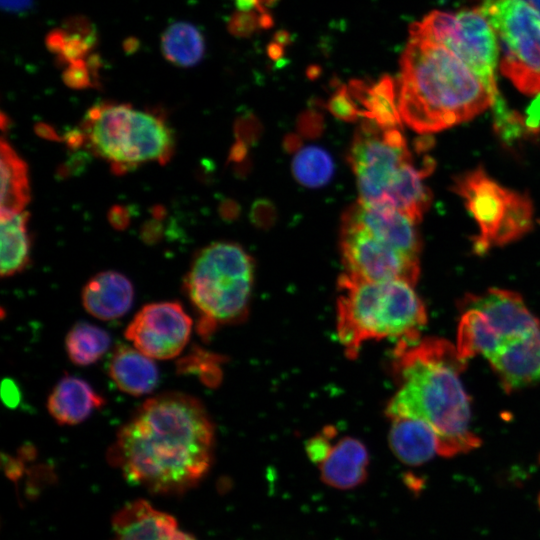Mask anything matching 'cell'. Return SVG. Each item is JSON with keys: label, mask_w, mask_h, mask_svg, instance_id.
Here are the masks:
<instances>
[{"label": "cell", "mask_w": 540, "mask_h": 540, "mask_svg": "<svg viewBox=\"0 0 540 540\" xmlns=\"http://www.w3.org/2000/svg\"><path fill=\"white\" fill-rule=\"evenodd\" d=\"M273 24V19L269 12L237 11L229 23V31L237 37H248L260 28H269Z\"/></svg>", "instance_id": "obj_28"}, {"label": "cell", "mask_w": 540, "mask_h": 540, "mask_svg": "<svg viewBox=\"0 0 540 540\" xmlns=\"http://www.w3.org/2000/svg\"><path fill=\"white\" fill-rule=\"evenodd\" d=\"M460 307L455 347L464 361L476 356L487 359L540 324L522 297L507 289L490 288L480 294H468Z\"/></svg>", "instance_id": "obj_10"}, {"label": "cell", "mask_w": 540, "mask_h": 540, "mask_svg": "<svg viewBox=\"0 0 540 540\" xmlns=\"http://www.w3.org/2000/svg\"><path fill=\"white\" fill-rule=\"evenodd\" d=\"M486 360L506 391L540 383V324Z\"/></svg>", "instance_id": "obj_14"}, {"label": "cell", "mask_w": 540, "mask_h": 540, "mask_svg": "<svg viewBox=\"0 0 540 540\" xmlns=\"http://www.w3.org/2000/svg\"><path fill=\"white\" fill-rule=\"evenodd\" d=\"M389 443L395 456L407 465H421L439 455L435 432L419 419L391 418Z\"/></svg>", "instance_id": "obj_21"}, {"label": "cell", "mask_w": 540, "mask_h": 540, "mask_svg": "<svg viewBox=\"0 0 540 540\" xmlns=\"http://www.w3.org/2000/svg\"><path fill=\"white\" fill-rule=\"evenodd\" d=\"M348 88L356 101L361 117L383 128H400L401 115L394 80L384 75L375 83L352 80Z\"/></svg>", "instance_id": "obj_19"}, {"label": "cell", "mask_w": 540, "mask_h": 540, "mask_svg": "<svg viewBox=\"0 0 540 540\" xmlns=\"http://www.w3.org/2000/svg\"><path fill=\"white\" fill-rule=\"evenodd\" d=\"M79 139L116 174L148 162L165 164L175 148L173 130L160 114L124 103L92 106L82 121Z\"/></svg>", "instance_id": "obj_7"}, {"label": "cell", "mask_w": 540, "mask_h": 540, "mask_svg": "<svg viewBox=\"0 0 540 540\" xmlns=\"http://www.w3.org/2000/svg\"><path fill=\"white\" fill-rule=\"evenodd\" d=\"M161 49L169 62L188 67L201 60L205 43L197 27L189 23L177 22L170 25L163 33Z\"/></svg>", "instance_id": "obj_24"}, {"label": "cell", "mask_w": 540, "mask_h": 540, "mask_svg": "<svg viewBox=\"0 0 540 540\" xmlns=\"http://www.w3.org/2000/svg\"><path fill=\"white\" fill-rule=\"evenodd\" d=\"M336 437V430L328 426L321 433L312 437L306 444V452L313 463L319 464L327 454Z\"/></svg>", "instance_id": "obj_30"}, {"label": "cell", "mask_w": 540, "mask_h": 540, "mask_svg": "<svg viewBox=\"0 0 540 540\" xmlns=\"http://www.w3.org/2000/svg\"><path fill=\"white\" fill-rule=\"evenodd\" d=\"M234 3L239 11L257 10L259 12H268L260 0H234Z\"/></svg>", "instance_id": "obj_33"}, {"label": "cell", "mask_w": 540, "mask_h": 540, "mask_svg": "<svg viewBox=\"0 0 540 540\" xmlns=\"http://www.w3.org/2000/svg\"><path fill=\"white\" fill-rule=\"evenodd\" d=\"M409 36L451 50L482 81L493 100L499 95L496 84L499 43L491 24L477 7L456 13L432 11L410 26Z\"/></svg>", "instance_id": "obj_12"}, {"label": "cell", "mask_w": 540, "mask_h": 540, "mask_svg": "<svg viewBox=\"0 0 540 540\" xmlns=\"http://www.w3.org/2000/svg\"><path fill=\"white\" fill-rule=\"evenodd\" d=\"M108 373L123 392L141 396L157 386L159 374L150 357L136 348L118 345L109 361Z\"/></svg>", "instance_id": "obj_20"}, {"label": "cell", "mask_w": 540, "mask_h": 540, "mask_svg": "<svg viewBox=\"0 0 540 540\" xmlns=\"http://www.w3.org/2000/svg\"><path fill=\"white\" fill-rule=\"evenodd\" d=\"M109 334L87 322L76 323L65 339L69 359L76 365L87 366L98 361L109 349Z\"/></svg>", "instance_id": "obj_25"}, {"label": "cell", "mask_w": 540, "mask_h": 540, "mask_svg": "<svg viewBox=\"0 0 540 540\" xmlns=\"http://www.w3.org/2000/svg\"><path fill=\"white\" fill-rule=\"evenodd\" d=\"M540 12V0H527Z\"/></svg>", "instance_id": "obj_37"}, {"label": "cell", "mask_w": 540, "mask_h": 540, "mask_svg": "<svg viewBox=\"0 0 540 540\" xmlns=\"http://www.w3.org/2000/svg\"><path fill=\"white\" fill-rule=\"evenodd\" d=\"M260 1H261L262 5H263L264 7H266V6L272 5V4L275 3L277 0H260Z\"/></svg>", "instance_id": "obj_38"}, {"label": "cell", "mask_w": 540, "mask_h": 540, "mask_svg": "<svg viewBox=\"0 0 540 540\" xmlns=\"http://www.w3.org/2000/svg\"><path fill=\"white\" fill-rule=\"evenodd\" d=\"M254 273L253 258L237 243L215 242L196 254L184 290L199 314L197 330L202 338L245 317Z\"/></svg>", "instance_id": "obj_8"}, {"label": "cell", "mask_w": 540, "mask_h": 540, "mask_svg": "<svg viewBox=\"0 0 540 540\" xmlns=\"http://www.w3.org/2000/svg\"><path fill=\"white\" fill-rule=\"evenodd\" d=\"M134 289L130 280L116 271L94 275L82 290V304L93 317L114 320L132 306Z\"/></svg>", "instance_id": "obj_16"}, {"label": "cell", "mask_w": 540, "mask_h": 540, "mask_svg": "<svg viewBox=\"0 0 540 540\" xmlns=\"http://www.w3.org/2000/svg\"><path fill=\"white\" fill-rule=\"evenodd\" d=\"M30 0H2V5L8 10L18 11L26 8Z\"/></svg>", "instance_id": "obj_35"}, {"label": "cell", "mask_w": 540, "mask_h": 540, "mask_svg": "<svg viewBox=\"0 0 540 540\" xmlns=\"http://www.w3.org/2000/svg\"><path fill=\"white\" fill-rule=\"evenodd\" d=\"M214 440L213 424L198 399L163 393L145 401L120 428L107 458L127 481L153 493L177 494L208 472Z\"/></svg>", "instance_id": "obj_1"}, {"label": "cell", "mask_w": 540, "mask_h": 540, "mask_svg": "<svg viewBox=\"0 0 540 540\" xmlns=\"http://www.w3.org/2000/svg\"><path fill=\"white\" fill-rule=\"evenodd\" d=\"M192 320L176 301L143 306L125 330L134 347L152 359H171L186 346Z\"/></svg>", "instance_id": "obj_13"}, {"label": "cell", "mask_w": 540, "mask_h": 540, "mask_svg": "<svg viewBox=\"0 0 540 540\" xmlns=\"http://www.w3.org/2000/svg\"><path fill=\"white\" fill-rule=\"evenodd\" d=\"M451 190L464 200L479 227L473 240L478 255L520 239L532 227L529 196L500 185L481 167L456 176Z\"/></svg>", "instance_id": "obj_9"}, {"label": "cell", "mask_w": 540, "mask_h": 540, "mask_svg": "<svg viewBox=\"0 0 540 540\" xmlns=\"http://www.w3.org/2000/svg\"><path fill=\"white\" fill-rule=\"evenodd\" d=\"M1 219L24 211L30 200L28 168L8 141L1 145Z\"/></svg>", "instance_id": "obj_22"}, {"label": "cell", "mask_w": 540, "mask_h": 540, "mask_svg": "<svg viewBox=\"0 0 540 540\" xmlns=\"http://www.w3.org/2000/svg\"><path fill=\"white\" fill-rule=\"evenodd\" d=\"M400 70L397 95L401 119L421 134L468 121L494 101L455 53L432 41L409 36Z\"/></svg>", "instance_id": "obj_3"}, {"label": "cell", "mask_w": 540, "mask_h": 540, "mask_svg": "<svg viewBox=\"0 0 540 540\" xmlns=\"http://www.w3.org/2000/svg\"><path fill=\"white\" fill-rule=\"evenodd\" d=\"M369 455L365 445L352 437L333 442L318 464L324 483L337 489H351L367 476Z\"/></svg>", "instance_id": "obj_17"}, {"label": "cell", "mask_w": 540, "mask_h": 540, "mask_svg": "<svg viewBox=\"0 0 540 540\" xmlns=\"http://www.w3.org/2000/svg\"><path fill=\"white\" fill-rule=\"evenodd\" d=\"M359 199L392 207L414 220L422 219L432 201L424 183L435 162L425 156L416 165L399 128H383L364 120L348 151Z\"/></svg>", "instance_id": "obj_4"}, {"label": "cell", "mask_w": 540, "mask_h": 540, "mask_svg": "<svg viewBox=\"0 0 540 540\" xmlns=\"http://www.w3.org/2000/svg\"><path fill=\"white\" fill-rule=\"evenodd\" d=\"M466 361L455 345L435 337L399 341L393 353L398 389L386 415L419 419L438 440L440 456L463 454L480 446L471 428V406L461 380Z\"/></svg>", "instance_id": "obj_2"}, {"label": "cell", "mask_w": 540, "mask_h": 540, "mask_svg": "<svg viewBox=\"0 0 540 540\" xmlns=\"http://www.w3.org/2000/svg\"><path fill=\"white\" fill-rule=\"evenodd\" d=\"M494 29L500 70L526 95L540 94V12L527 0H481Z\"/></svg>", "instance_id": "obj_11"}, {"label": "cell", "mask_w": 540, "mask_h": 540, "mask_svg": "<svg viewBox=\"0 0 540 540\" xmlns=\"http://www.w3.org/2000/svg\"><path fill=\"white\" fill-rule=\"evenodd\" d=\"M416 224L392 207L358 199L341 218L339 247L344 273L369 281L402 280L415 286L422 245Z\"/></svg>", "instance_id": "obj_5"}, {"label": "cell", "mask_w": 540, "mask_h": 540, "mask_svg": "<svg viewBox=\"0 0 540 540\" xmlns=\"http://www.w3.org/2000/svg\"><path fill=\"white\" fill-rule=\"evenodd\" d=\"M105 399L89 383L75 376L61 378L51 391L47 409L60 425H75L101 408Z\"/></svg>", "instance_id": "obj_18"}, {"label": "cell", "mask_w": 540, "mask_h": 540, "mask_svg": "<svg viewBox=\"0 0 540 540\" xmlns=\"http://www.w3.org/2000/svg\"><path fill=\"white\" fill-rule=\"evenodd\" d=\"M494 129L501 141L512 146L524 136H529L524 116L511 110L499 94L492 103Z\"/></svg>", "instance_id": "obj_27"}, {"label": "cell", "mask_w": 540, "mask_h": 540, "mask_svg": "<svg viewBox=\"0 0 540 540\" xmlns=\"http://www.w3.org/2000/svg\"><path fill=\"white\" fill-rule=\"evenodd\" d=\"M123 212L124 210L122 208H114L111 210L109 218L111 223L117 228H123L127 223V214H122Z\"/></svg>", "instance_id": "obj_34"}, {"label": "cell", "mask_w": 540, "mask_h": 540, "mask_svg": "<svg viewBox=\"0 0 540 540\" xmlns=\"http://www.w3.org/2000/svg\"><path fill=\"white\" fill-rule=\"evenodd\" d=\"M2 400L6 406L14 408L20 401V391L14 381L5 379L1 387Z\"/></svg>", "instance_id": "obj_32"}, {"label": "cell", "mask_w": 540, "mask_h": 540, "mask_svg": "<svg viewBox=\"0 0 540 540\" xmlns=\"http://www.w3.org/2000/svg\"><path fill=\"white\" fill-rule=\"evenodd\" d=\"M293 172L302 184L319 186L331 177L333 164L325 151L308 147L301 150L294 158Z\"/></svg>", "instance_id": "obj_26"}, {"label": "cell", "mask_w": 540, "mask_h": 540, "mask_svg": "<svg viewBox=\"0 0 540 540\" xmlns=\"http://www.w3.org/2000/svg\"><path fill=\"white\" fill-rule=\"evenodd\" d=\"M337 285L336 331L349 358H355L367 341L419 338L427 313L414 285L402 280H363L346 273Z\"/></svg>", "instance_id": "obj_6"}, {"label": "cell", "mask_w": 540, "mask_h": 540, "mask_svg": "<svg viewBox=\"0 0 540 540\" xmlns=\"http://www.w3.org/2000/svg\"><path fill=\"white\" fill-rule=\"evenodd\" d=\"M29 214L26 211L1 219V276L10 277L29 263Z\"/></svg>", "instance_id": "obj_23"}, {"label": "cell", "mask_w": 540, "mask_h": 540, "mask_svg": "<svg viewBox=\"0 0 540 540\" xmlns=\"http://www.w3.org/2000/svg\"><path fill=\"white\" fill-rule=\"evenodd\" d=\"M328 110L338 119L355 121L361 117L359 107L348 86L339 87L328 101Z\"/></svg>", "instance_id": "obj_29"}, {"label": "cell", "mask_w": 540, "mask_h": 540, "mask_svg": "<svg viewBox=\"0 0 540 540\" xmlns=\"http://www.w3.org/2000/svg\"><path fill=\"white\" fill-rule=\"evenodd\" d=\"M524 120L529 134L536 136L540 132V94L527 108Z\"/></svg>", "instance_id": "obj_31"}, {"label": "cell", "mask_w": 540, "mask_h": 540, "mask_svg": "<svg viewBox=\"0 0 540 540\" xmlns=\"http://www.w3.org/2000/svg\"><path fill=\"white\" fill-rule=\"evenodd\" d=\"M112 540H194L175 519L145 500L125 505L113 518Z\"/></svg>", "instance_id": "obj_15"}, {"label": "cell", "mask_w": 540, "mask_h": 540, "mask_svg": "<svg viewBox=\"0 0 540 540\" xmlns=\"http://www.w3.org/2000/svg\"><path fill=\"white\" fill-rule=\"evenodd\" d=\"M283 45L278 43V42H273L269 45L268 47V53H269V56L272 58V59H277L279 57L282 56V53H283Z\"/></svg>", "instance_id": "obj_36"}]
</instances>
